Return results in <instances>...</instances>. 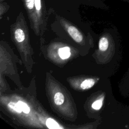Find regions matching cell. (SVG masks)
<instances>
[{
  "instance_id": "2",
  "label": "cell",
  "mask_w": 129,
  "mask_h": 129,
  "mask_svg": "<svg viewBox=\"0 0 129 129\" xmlns=\"http://www.w3.org/2000/svg\"><path fill=\"white\" fill-rule=\"evenodd\" d=\"M58 53L61 59H67L69 58L71 55L70 48L67 46L60 48L58 49Z\"/></svg>"
},
{
  "instance_id": "1",
  "label": "cell",
  "mask_w": 129,
  "mask_h": 129,
  "mask_svg": "<svg viewBox=\"0 0 129 129\" xmlns=\"http://www.w3.org/2000/svg\"><path fill=\"white\" fill-rule=\"evenodd\" d=\"M68 31L71 36L78 42H80L83 39V36L80 32L74 26H71L68 28Z\"/></svg>"
},
{
  "instance_id": "8",
  "label": "cell",
  "mask_w": 129,
  "mask_h": 129,
  "mask_svg": "<svg viewBox=\"0 0 129 129\" xmlns=\"http://www.w3.org/2000/svg\"><path fill=\"white\" fill-rule=\"evenodd\" d=\"M17 103L20 107L22 111H23L24 113H28L30 112V108L25 103L21 101H19Z\"/></svg>"
},
{
  "instance_id": "3",
  "label": "cell",
  "mask_w": 129,
  "mask_h": 129,
  "mask_svg": "<svg viewBox=\"0 0 129 129\" xmlns=\"http://www.w3.org/2000/svg\"><path fill=\"white\" fill-rule=\"evenodd\" d=\"M108 47V39L105 37H102L99 42V48L102 51H105L107 50Z\"/></svg>"
},
{
  "instance_id": "5",
  "label": "cell",
  "mask_w": 129,
  "mask_h": 129,
  "mask_svg": "<svg viewBox=\"0 0 129 129\" xmlns=\"http://www.w3.org/2000/svg\"><path fill=\"white\" fill-rule=\"evenodd\" d=\"M46 124L47 126L50 129H56L60 128L58 123L53 119L51 118H48L46 120Z\"/></svg>"
},
{
  "instance_id": "6",
  "label": "cell",
  "mask_w": 129,
  "mask_h": 129,
  "mask_svg": "<svg viewBox=\"0 0 129 129\" xmlns=\"http://www.w3.org/2000/svg\"><path fill=\"white\" fill-rule=\"evenodd\" d=\"M16 39L19 42H22L25 39V34L23 31L21 29H17L15 32Z\"/></svg>"
},
{
  "instance_id": "7",
  "label": "cell",
  "mask_w": 129,
  "mask_h": 129,
  "mask_svg": "<svg viewBox=\"0 0 129 129\" xmlns=\"http://www.w3.org/2000/svg\"><path fill=\"white\" fill-rule=\"evenodd\" d=\"M54 101L55 103L57 105H61L64 101V96L60 92L56 93L54 97Z\"/></svg>"
},
{
  "instance_id": "9",
  "label": "cell",
  "mask_w": 129,
  "mask_h": 129,
  "mask_svg": "<svg viewBox=\"0 0 129 129\" xmlns=\"http://www.w3.org/2000/svg\"><path fill=\"white\" fill-rule=\"evenodd\" d=\"M8 105L11 108L14 109V110H15L18 113H21V112L22 111V110H21L20 107L19 106V105L17 104V103H15L14 102H12L9 103Z\"/></svg>"
},
{
  "instance_id": "10",
  "label": "cell",
  "mask_w": 129,
  "mask_h": 129,
  "mask_svg": "<svg viewBox=\"0 0 129 129\" xmlns=\"http://www.w3.org/2000/svg\"><path fill=\"white\" fill-rule=\"evenodd\" d=\"M102 105V102L101 100H98L95 101L92 105V107L93 109L95 110H98L99 109Z\"/></svg>"
},
{
  "instance_id": "11",
  "label": "cell",
  "mask_w": 129,
  "mask_h": 129,
  "mask_svg": "<svg viewBox=\"0 0 129 129\" xmlns=\"http://www.w3.org/2000/svg\"><path fill=\"white\" fill-rule=\"evenodd\" d=\"M124 1H127V2H129V0H124Z\"/></svg>"
},
{
  "instance_id": "4",
  "label": "cell",
  "mask_w": 129,
  "mask_h": 129,
  "mask_svg": "<svg viewBox=\"0 0 129 129\" xmlns=\"http://www.w3.org/2000/svg\"><path fill=\"white\" fill-rule=\"evenodd\" d=\"M95 84V81L92 79H86L81 83V87L82 89H87L91 88Z\"/></svg>"
}]
</instances>
